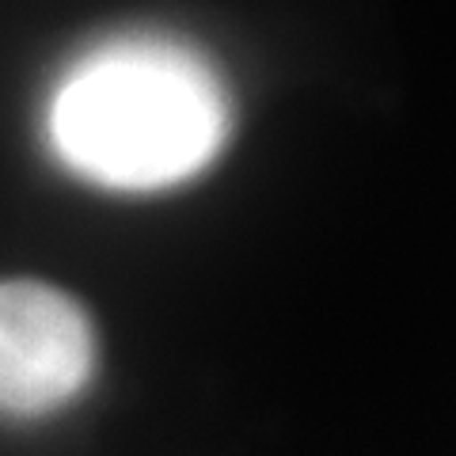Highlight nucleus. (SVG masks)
I'll return each instance as SVG.
<instances>
[{
	"label": "nucleus",
	"instance_id": "f257e3e1",
	"mask_svg": "<svg viewBox=\"0 0 456 456\" xmlns=\"http://www.w3.org/2000/svg\"><path fill=\"white\" fill-rule=\"evenodd\" d=\"M228 137V95L187 46L118 38L69 69L50 103V141L77 175L118 191L191 179Z\"/></svg>",
	"mask_w": 456,
	"mask_h": 456
},
{
	"label": "nucleus",
	"instance_id": "f03ea898",
	"mask_svg": "<svg viewBox=\"0 0 456 456\" xmlns=\"http://www.w3.org/2000/svg\"><path fill=\"white\" fill-rule=\"evenodd\" d=\"M95 373V327L46 281H0V415L35 419L73 403Z\"/></svg>",
	"mask_w": 456,
	"mask_h": 456
}]
</instances>
